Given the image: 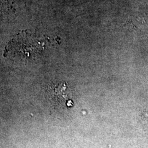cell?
Masks as SVG:
<instances>
[{
  "label": "cell",
  "mask_w": 148,
  "mask_h": 148,
  "mask_svg": "<svg viewBox=\"0 0 148 148\" xmlns=\"http://www.w3.org/2000/svg\"><path fill=\"white\" fill-rule=\"evenodd\" d=\"M68 87L65 82H61L51 86L50 94L54 101L59 104H65L69 106L70 103H72L69 96L66 93Z\"/></svg>",
  "instance_id": "1"
}]
</instances>
